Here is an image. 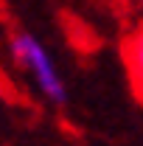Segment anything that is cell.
<instances>
[{"label":"cell","instance_id":"obj_1","mask_svg":"<svg viewBox=\"0 0 143 146\" xmlns=\"http://www.w3.org/2000/svg\"><path fill=\"white\" fill-rule=\"evenodd\" d=\"M9 51L14 56V62L31 76L36 90L42 93L51 104H65L68 101L65 79H62L59 68H56V62L51 59L48 48L42 45V39H36L28 31H17V34H11V39H9Z\"/></svg>","mask_w":143,"mask_h":146},{"label":"cell","instance_id":"obj_2","mask_svg":"<svg viewBox=\"0 0 143 146\" xmlns=\"http://www.w3.org/2000/svg\"><path fill=\"white\" fill-rule=\"evenodd\" d=\"M124 65H126V79L135 93L138 104L143 107V23L132 28L129 36L124 39Z\"/></svg>","mask_w":143,"mask_h":146},{"label":"cell","instance_id":"obj_3","mask_svg":"<svg viewBox=\"0 0 143 146\" xmlns=\"http://www.w3.org/2000/svg\"><path fill=\"white\" fill-rule=\"evenodd\" d=\"M138 6H140V9H143V0H138Z\"/></svg>","mask_w":143,"mask_h":146}]
</instances>
